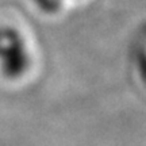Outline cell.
Returning a JSON list of instances; mask_svg holds the SVG:
<instances>
[{"label": "cell", "mask_w": 146, "mask_h": 146, "mask_svg": "<svg viewBox=\"0 0 146 146\" xmlns=\"http://www.w3.org/2000/svg\"><path fill=\"white\" fill-rule=\"evenodd\" d=\"M33 4L35 5L39 11L43 14H57L58 11L62 8L65 0H31Z\"/></svg>", "instance_id": "2"}, {"label": "cell", "mask_w": 146, "mask_h": 146, "mask_svg": "<svg viewBox=\"0 0 146 146\" xmlns=\"http://www.w3.org/2000/svg\"><path fill=\"white\" fill-rule=\"evenodd\" d=\"M31 57L26 39L14 27H0V73L5 78L16 80L30 68Z\"/></svg>", "instance_id": "1"}]
</instances>
